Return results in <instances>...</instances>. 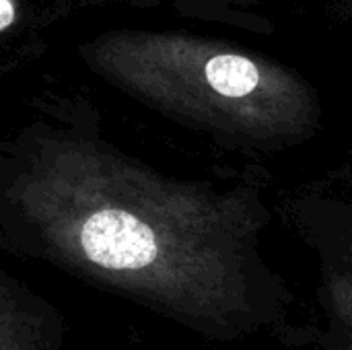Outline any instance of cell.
Listing matches in <instances>:
<instances>
[{"mask_svg": "<svg viewBox=\"0 0 352 350\" xmlns=\"http://www.w3.org/2000/svg\"><path fill=\"white\" fill-rule=\"evenodd\" d=\"M307 241L320 262L316 295L324 326L352 342V219L311 221Z\"/></svg>", "mask_w": 352, "mask_h": 350, "instance_id": "obj_1", "label": "cell"}, {"mask_svg": "<svg viewBox=\"0 0 352 350\" xmlns=\"http://www.w3.org/2000/svg\"><path fill=\"white\" fill-rule=\"evenodd\" d=\"M80 241L87 258L109 270L146 268L159 256L153 229L120 210L95 212L82 225Z\"/></svg>", "mask_w": 352, "mask_h": 350, "instance_id": "obj_2", "label": "cell"}, {"mask_svg": "<svg viewBox=\"0 0 352 350\" xmlns=\"http://www.w3.org/2000/svg\"><path fill=\"white\" fill-rule=\"evenodd\" d=\"M208 91L227 101H254L270 85V72L241 54H214L202 66Z\"/></svg>", "mask_w": 352, "mask_h": 350, "instance_id": "obj_3", "label": "cell"}, {"mask_svg": "<svg viewBox=\"0 0 352 350\" xmlns=\"http://www.w3.org/2000/svg\"><path fill=\"white\" fill-rule=\"evenodd\" d=\"M307 347L314 350H352V342L346 338H342L340 334H336L334 330L322 326H311V334L307 340Z\"/></svg>", "mask_w": 352, "mask_h": 350, "instance_id": "obj_4", "label": "cell"}, {"mask_svg": "<svg viewBox=\"0 0 352 350\" xmlns=\"http://www.w3.org/2000/svg\"><path fill=\"white\" fill-rule=\"evenodd\" d=\"M14 23V4L10 0H0V33Z\"/></svg>", "mask_w": 352, "mask_h": 350, "instance_id": "obj_5", "label": "cell"}]
</instances>
